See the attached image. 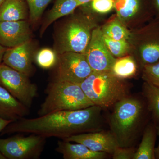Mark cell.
Here are the masks:
<instances>
[{
  "label": "cell",
  "instance_id": "obj_12",
  "mask_svg": "<svg viewBox=\"0 0 159 159\" xmlns=\"http://www.w3.org/2000/svg\"><path fill=\"white\" fill-rule=\"evenodd\" d=\"M34 55V43L31 39L17 47L7 48L3 63L29 77L34 71L32 62Z\"/></svg>",
  "mask_w": 159,
  "mask_h": 159
},
{
  "label": "cell",
  "instance_id": "obj_5",
  "mask_svg": "<svg viewBox=\"0 0 159 159\" xmlns=\"http://www.w3.org/2000/svg\"><path fill=\"white\" fill-rule=\"evenodd\" d=\"M46 93L45 99L38 111L39 116L59 111L82 109L94 105L78 84L53 80Z\"/></svg>",
  "mask_w": 159,
  "mask_h": 159
},
{
  "label": "cell",
  "instance_id": "obj_6",
  "mask_svg": "<svg viewBox=\"0 0 159 159\" xmlns=\"http://www.w3.org/2000/svg\"><path fill=\"white\" fill-rule=\"evenodd\" d=\"M128 41L130 54L136 60L141 70L144 66L159 61V21L153 18L131 30Z\"/></svg>",
  "mask_w": 159,
  "mask_h": 159
},
{
  "label": "cell",
  "instance_id": "obj_27",
  "mask_svg": "<svg viewBox=\"0 0 159 159\" xmlns=\"http://www.w3.org/2000/svg\"><path fill=\"white\" fill-rule=\"evenodd\" d=\"M141 71L144 81L159 87V61L144 66Z\"/></svg>",
  "mask_w": 159,
  "mask_h": 159
},
{
  "label": "cell",
  "instance_id": "obj_21",
  "mask_svg": "<svg viewBox=\"0 0 159 159\" xmlns=\"http://www.w3.org/2000/svg\"><path fill=\"white\" fill-rule=\"evenodd\" d=\"M101 31L104 36L115 40H129L131 30L120 21L116 15L112 16L102 26Z\"/></svg>",
  "mask_w": 159,
  "mask_h": 159
},
{
  "label": "cell",
  "instance_id": "obj_3",
  "mask_svg": "<svg viewBox=\"0 0 159 159\" xmlns=\"http://www.w3.org/2000/svg\"><path fill=\"white\" fill-rule=\"evenodd\" d=\"M80 84L94 105L102 108L114 106L129 96L128 83L114 76L110 71L93 72Z\"/></svg>",
  "mask_w": 159,
  "mask_h": 159
},
{
  "label": "cell",
  "instance_id": "obj_2",
  "mask_svg": "<svg viewBox=\"0 0 159 159\" xmlns=\"http://www.w3.org/2000/svg\"><path fill=\"white\" fill-rule=\"evenodd\" d=\"M75 11L67 16L56 33L54 50L58 54L67 52L84 54L92 32L99 26V18L90 11L81 8Z\"/></svg>",
  "mask_w": 159,
  "mask_h": 159
},
{
  "label": "cell",
  "instance_id": "obj_32",
  "mask_svg": "<svg viewBox=\"0 0 159 159\" xmlns=\"http://www.w3.org/2000/svg\"><path fill=\"white\" fill-rule=\"evenodd\" d=\"M8 48H6L0 44V64L3 61L4 54Z\"/></svg>",
  "mask_w": 159,
  "mask_h": 159
},
{
  "label": "cell",
  "instance_id": "obj_9",
  "mask_svg": "<svg viewBox=\"0 0 159 159\" xmlns=\"http://www.w3.org/2000/svg\"><path fill=\"white\" fill-rule=\"evenodd\" d=\"M55 66L53 80L80 84L93 72L85 55L82 53L67 52L58 54Z\"/></svg>",
  "mask_w": 159,
  "mask_h": 159
},
{
  "label": "cell",
  "instance_id": "obj_20",
  "mask_svg": "<svg viewBox=\"0 0 159 159\" xmlns=\"http://www.w3.org/2000/svg\"><path fill=\"white\" fill-rule=\"evenodd\" d=\"M140 66L134 57L130 55L117 58L110 72L118 78L123 80L132 78L138 74Z\"/></svg>",
  "mask_w": 159,
  "mask_h": 159
},
{
  "label": "cell",
  "instance_id": "obj_15",
  "mask_svg": "<svg viewBox=\"0 0 159 159\" xmlns=\"http://www.w3.org/2000/svg\"><path fill=\"white\" fill-rule=\"evenodd\" d=\"M30 113L23 104L2 86L0 85V117L12 122L25 118Z\"/></svg>",
  "mask_w": 159,
  "mask_h": 159
},
{
  "label": "cell",
  "instance_id": "obj_26",
  "mask_svg": "<svg viewBox=\"0 0 159 159\" xmlns=\"http://www.w3.org/2000/svg\"><path fill=\"white\" fill-rule=\"evenodd\" d=\"M114 0H92L88 10L97 16L105 15L114 10Z\"/></svg>",
  "mask_w": 159,
  "mask_h": 159
},
{
  "label": "cell",
  "instance_id": "obj_7",
  "mask_svg": "<svg viewBox=\"0 0 159 159\" xmlns=\"http://www.w3.org/2000/svg\"><path fill=\"white\" fill-rule=\"evenodd\" d=\"M47 138L36 134L28 136L16 135L0 139V151L6 159H38Z\"/></svg>",
  "mask_w": 159,
  "mask_h": 159
},
{
  "label": "cell",
  "instance_id": "obj_33",
  "mask_svg": "<svg viewBox=\"0 0 159 159\" xmlns=\"http://www.w3.org/2000/svg\"><path fill=\"white\" fill-rule=\"evenodd\" d=\"M157 133L159 137V124L157 128ZM155 157L156 159H159V142L157 147L155 148Z\"/></svg>",
  "mask_w": 159,
  "mask_h": 159
},
{
  "label": "cell",
  "instance_id": "obj_28",
  "mask_svg": "<svg viewBox=\"0 0 159 159\" xmlns=\"http://www.w3.org/2000/svg\"><path fill=\"white\" fill-rule=\"evenodd\" d=\"M135 150L129 147H118L112 154L113 159H133Z\"/></svg>",
  "mask_w": 159,
  "mask_h": 159
},
{
  "label": "cell",
  "instance_id": "obj_29",
  "mask_svg": "<svg viewBox=\"0 0 159 159\" xmlns=\"http://www.w3.org/2000/svg\"><path fill=\"white\" fill-rule=\"evenodd\" d=\"M154 16L153 18L159 21V0H149Z\"/></svg>",
  "mask_w": 159,
  "mask_h": 159
},
{
  "label": "cell",
  "instance_id": "obj_25",
  "mask_svg": "<svg viewBox=\"0 0 159 159\" xmlns=\"http://www.w3.org/2000/svg\"><path fill=\"white\" fill-rule=\"evenodd\" d=\"M29 9V19L31 22L38 21L51 0H26Z\"/></svg>",
  "mask_w": 159,
  "mask_h": 159
},
{
  "label": "cell",
  "instance_id": "obj_18",
  "mask_svg": "<svg viewBox=\"0 0 159 159\" xmlns=\"http://www.w3.org/2000/svg\"><path fill=\"white\" fill-rule=\"evenodd\" d=\"M80 6L77 0H55L54 6L49 11L42 25L41 34L42 35L52 23L61 18L72 14Z\"/></svg>",
  "mask_w": 159,
  "mask_h": 159
},
{
  "label": "cell",
  "instance_id": "obj_1",
  "mask_svg": "<svg viewBox=\"0 0 159 159\" xmlns=\"http://www.w3.org/2000/svg\"><path fill=\"white\" fill-rule=\"evenodd\" d=\"M102 108L97 105L77 110L62 111L32 119L23 118L11 122L1 135L34 134L46 138L65 139L93 132L99 124Z\"/></svg>",
  "mask_w": 159,
  "mask_h": 159
},
{
  "label": "cell",
  "instance_id": "obj_23",
  "mask_svg": "<svg viewBox=\"0 0 159 159\" xmlns=\"http://www.w3.org/2000/svg\"><path fill=\"white\" fill-rule=\"evenodd\" d=\"M38 65L41 68L50 69L56 66L58 59V54L55 50L44 48L39 50L34 57Z\"/></svg>",
  "mask_w": 159,
  "mask_h": 159
},
{
  "label": "cell",
  "instance_id": "obj_34",
  "mask_svg": "<svg viewBox=\"0 0 159 159\" xmlns=\"http://www.w3.org/2000/svg\"><path fill=\"white\" fill-rule=\"evenodd\" d=\"M0 159H6V157L3 155L1 151H0Z\"/></svg>",
  "mask_w": 159,
  "mask_h": 159
},
{
  "label": "cell",
  "instance_id": "obj_17",
  "mask_svg": "<svg viewBox=\"0 0 159 159\" xmlns=\"http://www.w3.org/2000/svg\"><path fill=\"white\" fill-rule=\"evenodd\" d=\"M26 0H6L0 7V21H17L29 17Z\"/></svg>",
  "mask_w": 159,
  "mask_h": 159
},
{
  "label": "cell",
  "instance_id": "obj_31",
  "mask_svg": "<svg viewBox=\"0 0 159 159\" xmlns=\"http://www.w3.org/2000/svg\"><path fill=\"white\" fill-rule=\"evenodd\" d=\"M80 4V8L84 9H87L92 0H77Z\"/></svg>",
  "mask_w": 159,
  "mask_h": 159
},
{
  "label": "cell",
  "instance_id": "obj_16",
  "mask_svg": "<svg viewBox=\"0 0 159 159\" xmlns=\"http://www.w3.org/2000/svg\"><path fill=\"white\" fill-rule=\"evenodd\" d=\"M57 142L55 150L62 155L64 159H104L108 154L91 150L80 143H71L65 140Z\"/></svg>",
  "mask_w": 159,
  "mask_h": 159
},
{
  "label": "cell",
  "instance_id": "obj_13",
  "mask_svg": "<svg viewBox=\"0 0 159 159\" xmlns=\"http://www.w3.org/2000/svg\"><path fill=\"white\" fill-rule=\"evenodd\" d=\"M63 140L80 143L91 150L108 154H112L119 147L116 139L111 131L90 132L75 135Z\"/></svg>",
  "mask_w": 159,
  "mask_h": 159
},
{
  "label": "cell",
  "instance_id": "obj_10",
  "mask_svg": "<svg viewBox=\"0 0 159 159\" xmlns=\"http://www.w3.org/2000/svg\"><path fill=\"white\" fill-rule=\"evenodd\" d=\"M117 17L129 29L144 25L154 18L149 0H114Z\"/></svg>",
  "mask_w": 159,
  "mask_h": 159
},
{
  "label": "cell",
  "instance_id": "obj_30",
  "mask_svg": "<svg viewBox=\"0 0 159 159\" xmlns=\"http://www.w3.org/2000/svg\"><path fill=\"white\" fill-rule=\"evenodd\" d=\"M12 122L11 120H6L0 117V134L6 126Z\"/></svg>",
  "mask_w": 159,
  "mask_h": 159
},
{
  "label": "cell",
  "instance_id": "obj_19",
  "mask_svg": "<svg viewBox=\"0 0 159 159\" xmlns=\"http://www.w3.org/2000/svg\"><path fill=\"white\" fill-rule=\"evenodd\" d=\"M157 128L148 125L143 134L142 142L135 152L133 159H155V143Z\"/></svg>",
  "mask_w": 159,
  "mask_h": 159
},
{
  "label": "cell",
  "instance_id": "obj_8",
  "mask_svg": "<svg viewBox=\"0 0 159 159\" xmlns=\"http://www.w3.org/2000/svg\"><path fill=\"white\" fill-rule=\"evenodd\" d=\"M0 85L29 108L37 96V86L29 77L4 63L0 64Z\"/></svg>",
  "mask_w": 159,
  "mask_h": 159
},
{
  "label": "cell",
  "instance_id": "obj_22",
  "mask_svg": "<svg viewBox=\"0 0 159 159\" xmlns=\"http://www.w3.org/2000/svg\"><path fill=\"white\" fill-rule=\"evenodd\" d=\"M142 90L148 110L154 120L159 122V87L144 81Z\"/></svg>",
  "mask_w": 159,
  "mask_h": 159
},
{
  "label": "cell",
  "instance_id": "obj_35",
  "mask_svg": "<svg viewBox=\"0 0 159 159\" xmlns=\"http://www.w3.org/2000/svg\"><path fill=\"white\" fill-rule=\"evenodd\" d=\"M6 0H0V7L2 6V5L3 4V3L5 2Z\"/></svg>",
  "mask_w": 159,
  "mask_h": 159
},
{
  "label": "cell",
  "instance_id": "obj_14",
  "mask_svg": "<svg viewBox=\"0 0 159 159\" xmlns=\"http://www.w3.org/2000/svg\"><path fill=\"white\" fill-rule=\"evenodd\" d=\"M31 30L26 20L0 21V44L8 48L19 46L31 39Z\"/></svg>",
  "mask_w": 159,
  "mask_h": 159
},
{
  "label": "cell",
  "instance_id": "obj_4",
  "mask_svg": "<svg viewBox=\"0 0 159 159\" xmlns=\"http://www.w3.org/2000/svg\"><path fill=\"white\" fill-rule=\"evenodd\" d=\"M144 105L137 98H123L114 106L110 118L111 132L119 147H129L143 119Z\"/></svg>",
  "mask_w": 159,
  "mask_h": 159
},
{
  "label": "cell",
  "instance_id": "obj_24",
  "mask_svg": "<svg viewBox=\"0 0 159 159\" xmlns=\"http://www.w3.org/2000/svg\"><path fill=\"white\" fill-rule=\"evenodd\" d=\"M103 36L107 47L114 57L119 58L130 54L131 47L128 40H115Z\"/></svg>",
  "mask_w": 159,
  "mask_h": 159
},
{
  "label": "cell",
  "instance_id": "obj_11",
  "mask_svg": "<svg viewBox=\"0 0 159 159\" xmlns=\"http://www.w3.org/2000/svg\"><path fill=\"white\" fill-rule=\"evenodd\" d=\"M84 54L93 72L110 71L116 58L111 54L107 47L100 26L92 32Z\"/></svg>",
  "mask_w": 159,
  "mask_h": 159
}]
</instances>
